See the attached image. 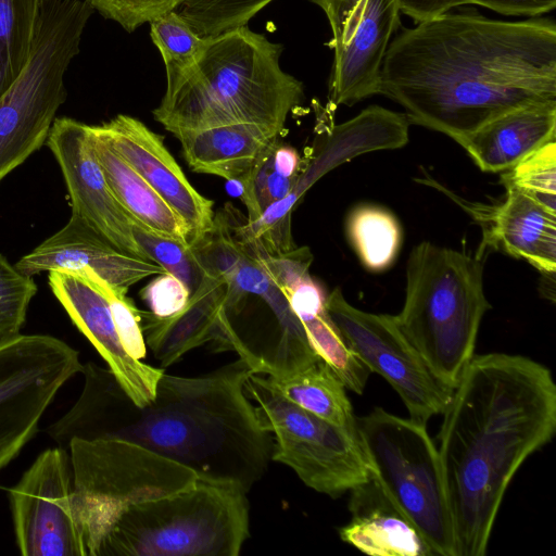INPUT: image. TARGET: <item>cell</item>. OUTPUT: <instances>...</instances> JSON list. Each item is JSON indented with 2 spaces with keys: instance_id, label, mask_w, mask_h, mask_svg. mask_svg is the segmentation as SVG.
<instances>
[{
  "instance_id": "cell-25",
  "label": "cell",
  "mask_w": 556,
  "mask_h": 556,
  "mask_svg": "<svg viewBox=\"0 0 556 556\" xmlns=\"http://www.w3.org/2000/svg\"><path fill=\"white\" fill-rule=\"evenodd\" d=\"M276 393L303 409L341 427L355 428V416L345 387L321 358L287 376H265Z\"/></svg>"
},
{
  "instance_id": "cell-35",
  "label": "cell",
  "mask_w": 556,
  "mask_h": 556,
  "mask_svg": "<svg viewBox=\"0 0 556 556\" xmlns=\"http://www.w3.org/2000/svg\"><path fill=\"white\" fill-rule=\"evenodd\" d=\"M103 17L116 22L128 33L173 11L180 0H88Z\"/></svg>"
},
{
  "instance_id": "cell-19",
  "label": "cell",
  "mask_w": 556,
  "mask_h": 556,
  "mask_svg": "<svg viewBox=\"0 0 556 556\" xmlns=\"http://www.w3.org/2000/svg\"><path fill=\"white\" fill-rule=\"evenodd\" d=\"M505 200L495 205L469 203L451 195L481 226V251L501 250L523 258L543 274L556 271V213L519 189L505 185Z\"/></svg>"
},
{
  "instance_id": "cell-24",
  "label": "cell",
  "mask_w": 556,
  "mask_h": 556,
  "mask_svg": "<svg viewBox=\"0 0 556 556\" xmlns=\"http://www.w3.org/2000/svg\"><path fill=\"white\" fill-rule=\"evenodd\" d=\"M88 126L93 152L130 220L190 244L191 233L184 219Z\"/></svg>"
},
{
  "instance_id": "cell-29",
  "label": "cell",
  "mask_w": 556,
  "mask_h": 556,
  "mask_svg": "<svg viewBox=\"0 0 556 556\" xmlns=\"http://www.w3.org/2000/svg\"><path fill=\"white\" fill-rule=\"evenodd\" d=\"M273 0H180L174 11L202 38L233 30Z\"/></svg>"
},
{
  "instance_id": "cell-27",
  "label": "cell",
  "mask_w": 556,
  "mask_h": 556,
  "mask_svg": "<svg viewBox=\"0 0 556 556\" xmlns=\"http://www.w3.org/2000/svg\"><path fill=\"white\" fill-rule=\"evenodd\" d=\"M346 230L367 269L381 271L393 263L401 245L402 231L392 213L374 205L358 206L349 215Z\"/></svg>"
},
{
  "instance_id": "cell-18",
  "label": "cell",
  "mask_w": 556,
  "mask_h": 556,
  "mask_svg": "<svg viewBox=\"0 0 556 556\" xmlns=\"http://www.w3.org/2000/svg\"><path fill=\"white\" fill-rule=\"evenodd\" d=\"M15 266L27 276L62 270L97 277L123 294L149 276L167 273L149 258L116 248L73 211L59 231L22 256Z\"/></svg>"
},
{
  "instance_id": "cell-31",
  "label": "cell",
  "mask_w": 556,
  "mask_h": 556,
  "mask_svg": "<svg viewBox=\"0 0 556 556\" xmlns=\"http://www.w3.org/2000/svg\"><path fill=\"white\" fill-rule=\"evenodd\" d=\"M150 36L159 49L166 78L181 74L198 58L204 38L200 37L174 10L149 22Z\"/></svg>"
},
{
  "instance_id": "cell-9",
  "label": "cell",
  "mask_w": 556,
  "mask_h": 556,
  "mask_svg": "<svg viewBox=\"0 0 556 556\" xmlns=\"http://www.w3.org/2000/svg\"><path fill=\"white\" fill-rule=\"evenodd\" d=\"M67 450L89 556H98L126 508L187 490L198 479L190 468L128 441L75 438Z\"/></svg>"
},
{
  "instance_id": "cell-37",
  "label": "cell",
  "mask_w": 556,
  "mask_h": 556,
  "mask_svg": "<svg viewBox=\"0 0 556 556\" xmlns=\"http://www.w3.org/2000/svg\"><path fill=\"white\" fill-rule=\"evenodd\" d=\"M140 296L153 316L168 318L187 305L191 294L182 281L164 273L142 288Z\"/></svg>"
},
{
  "instance_id": "cell-12",
  "label": "cell",
  "mask_w": 556,
  "mask_h": 556,
  "mask_svg": "<svg viewBox=\"0 0 556 556\" xmlns=\"http://www.w3.org/2000/svg\"><path fill=\"white\" fill-rule=\"evenodd\" d=\"M326 311L353 352L400 395L409 418L426 424L444 413L453 390L432 375L393 315L362 311L339 288L327 295Z\"/></svg>"
},
{
  "instance_id": "cell-23",
  "label": "cell",
  "mask_w": 556,
  "mask_h": 556,
  "mask_svg": "<svg viewBox=\"0 0 556 556\" xmlns=\"http://www.w3.org/2000/svg\"><path fill=\"white\" fill-rule=\"evenodd\" d=\"M351 492L352 520L340 529L344 542L368 555H431L418 532L397 513L372 476Z\"/></svg>"
},
{
  "instance_id": "cell-5",
  "label": "cell",
  "mask_w": 556,
  "mask_h": 556,
  "mask_svg": "<svg viewBox=\"0 0 556 556\" xmlns=\"http://www.w3.org/2000/svg\"><path fill=\"white\" fill-rule=\"evenodd\" d=\"M490 308L479 257L422 241L406 264L405 301L394 320L432 375L454 390L475 356Z\"/></svg>"
},
{
  "instance_id": "cell-6",
  "label": "cell",
  "mask_w": 556,
  "mask_h": 556,
  "mask_svg": "<svg viewBox=\"0 0 556 556\" xmlns=\"http://www.w3.org/2000/svg\"><path fill=\"white\" fill-rule=\"evenodd\" d=\"M247 494L197 479L187 490L131 505L98 556H238L250 535Z\"/></svg>"
},
{
  "instance_id": "cell-10",
  "label": "cell",
  "mask_w": 556,
  "mask_h": 556,
  "mask_svg": "<svg viewBox=\"0 0 556 556\" xmlns=\"http://www.w3.org/2000/svg\"><path fill=\"white\" fill-rule=\"evenodd\" d=\"M244 392L261 427L274 433L271 459L311 489L338 497L368 481L371 468L355 428L333 425L286 400L253 374Z\"/></svg>"
},
{
  "instance_id": "cell-34",
  "label": "cell",
  "mask_w": 556,
  "mask_h": 556,
  "mask_svg": "<svg viewBox=\"0 0 556 556\" xmlns=\"http://www.w3.org/2000/svg\"><path fill=\"white\" fill-rule=\"evenodd\" d=\"M400 10L415 23L440 16L464 4H478L503 15L540 16L556 8V0H397Z\"/></svg>"
},
{
  "instance_id": "cell-20",
  "label": "cell",
  "mask_w": 556,
  "mask_h": 556,
  "mask_svg": "<svg viewBox=\"0 0 556 556\" xmlns=\"http://www.w3.org/2000/svg\"><path fill=\"white\" fill-rule=\"evenodd\" d=\"M555 137L556 101L514 109L454 140L482 172L500 173Z\"/></svg>"
},
{
  "instance_id": "cell-7",
  "label": "cell",
  "mask_w": 556,
  "mask_h": 556,
  "mask_svg": "<svg viewBox=\"0 0 556 556\" xmlns=\"http://www.w3.org/2000/svg\"><path fill=\"white\" fill-rule=\"evenodd\" d=\"M93 11L87 0H43L26 65L0 97V181L46 143Z\"/></svg>"
},
{
  "instance_id": "cell-28",
  "label": "cell",
  "mask_w": 556,
  "mask_h": 556,
  "mask_svg": "<svg viewBox=\"0 0 556 556\" xmlns=\"http://www.w3.org/2000/svg\"><path fill=\"white\" fill-rule=\"evenodd\" d=\"M42 2L0 0V97L26 65Z\"/></svg>"
},
{
  "instance_id": "cell-30",
  "label": "cell",
  "mask_w": 556,
  "mask_h": 556,
  "mask_svg": "<svg viewBox=\"0 0 556 556\" xmlns=\"http://www.w3.org/2000/svg\"><path fill=\"white\" fill-rule=\"evenodd\" d=\"M131 231L147 258L182 281L190 294L197 290L205 274L189 243L155 232L132 220Z\"/></svg>"
},
{
  "instance_id": "cell-8",
  "label": "cell",
  "mask_w": 556,
  "mask_h": 556,
  "mask_svg": "<svg viewBox=\"0 0 556 556\" xmlns=\"http://www.w3.org/2000/svg\"><path fill=\"white\" fill-rule=\"evenodd\" d=\"M371 476L431 555L456 556L438 447L426 424L376 407L355 420Z\"/></svg>"
},
{
  "instance_id": "cell-2",
  "label": "cell",
  "mask_w": 556,
  "mask_h": 556,
  "mask_svg": "<svg viewBox=\"0 0 556 556\" xmlns=\"http://www.w3.org/2000/svg\"><path fill=\"white\" fill-rule=\"evenodd\" d=\"M84 388L72 408L47 428L67 448L72 439L123 440L179 463L198 479L247 493L271 458L244 384L254 370L238 358L206 375L161 376L152 401L137 405L109 368L84 364Z\"/></svg>"
},
{
  "instance_id": "cell-14",
  "label": "cell",
  "mask_w": 556,
  "mask_h": 556,
  "mask_svg": "<svg viewBox=\"0 0 556 556\" xmlns=\"http://www.w3.org/2000/svg\"><path fill=\"white\" fill-rule=\"evenodd\" d=\"M326 14L332 31L329 101L351 106L379 94L382 61L401 26L397 0H308Z\"/></svg>"
},
{
  "instance_id": "cell-16",
  "label": "cell",
  "mask_w": 556,
  "mask_h": 556,
  "mask_svg": "<svg viewBox=\"0 0 556 556\" xmlns=\"http://www.w3.org/2000/svg\"><path fill=\"white\" fill-rule=\"evenodd\" d=\"M48 273L52 293L105 361L123 390L139 406L152 401L164 369L132 358L124 349L108 298L109 285L87 275L62 270Z\"/></svg>"
},
{
  "instance_id": "cell-33",
  "label": "cell",
  "mask_w": 556,
  "mask_h": 556,
  "mask_svg": "<svg viewBox=\"0 0 556 556\" xmlns=\"http://www.w3.org/2000/svg\"><path fill=\"white\" fill-rule=\"evenodd\" d=\"M37 290L33 276L23 274L0 254V341L20 333Z\"/></svg>"
},
{
  "instance_id": "cell-17",
  "label": "cell",
  "mask_w": 556,
  "mask_h": 556,
  "mask_svg": "<svg viewBox=\"0 0 556 556\" xmlns=\"http://www.w3.org/2000/svg\"><path fill=\"white\" fill-rule=\"evenodd\" d=\"M90 128L184 219L191 242L213 226V201L195 190L163 139L142 122L118 114Z\"/></svg>"
},
{
  "instance_id": "cell-22",
  "label": "cell",
  "mask_w": 556,
  "mask_h": 556,
  "mask_svg": "<svg viewBox=\"0 0 556 556\" xmlns=\"http://www.w3.org/2000/svg\"><path fill=\"white\" fill-rule=\"evenodd\" d=\"M227 295V282L206 276L191 294L187 305L174 316L157 318L140 311L146 344L165 369L184 354L211 342Z\"/></svg>"
},
{
  "instance_id": "cell-36",
  "label": "cell",
  "mask_w": 556,
  "mask_h": 556,
  "mask_svg": "<svg viewBox=\"0 0 556 556\" xmlns=\"http://www.w3.org/2000/svg\"><path fill=\"white\" fill-rule=\"evenodd\" d=\"M108 298L113 313L119 340L132 358L141 361L147 354L141 328L140 311L126 294L108 287Z\"/></svg>"
},
{
  "instance_id": "cell-1",
  "label": "cell",
  "mask_w": 556,
  "mask_h": 556,
  "mask_svg": "<svg viewBox=\"0 0 556 556\" xmlns=\"http://www.w3.org/2000/svg\"><path fill=\"white\" fill-rule=\"evenodd\" d=\"M379 94L409 124L452 139L514 109L556 101V23L446 12L403 28L384 54Z\"/></svg>"
},
{
  "instance_id": "cell-13",
  "label": "cell",
  "mask_w": 556,
  "mask_h": 556,
  "mask_svg": "<svg viewBox=\"0 0 556 556\" xmlns=\"http://www.w3.org/2000/svg\"><path fill=\"white\" fill-rule=\"evenodd\" d=\"M14 534L24 556H89L70 452H42L10 490Z\"/></svg>"
},
{
  "instance_id": "cell-26",
  "label": "cell",
  "mask_w": 556,
  "mask_h": 556,
  "mask_svg": "<svg viewBox=\"0 0 556 556\" xmlns=\"http://www.w3.org/2000/svg\"><path fill=\"white\" fill-rule=\"evenodd\" d=\"M280 137V136H279ZM277 137L240 180L248 222H254L271 204L292 194L304 172L299 152Z\"/></svg>"
},
{
  "instance_id": "cell-15",
  "label": "cell",
  "mask_w": 556,
  "mask_h": 556,
  "mask_svg": "<svg viewBox=\"0 0 556 556\" xmlns=\"http://www.w3.org/2000/svg\"><path fill=\"white\" fill-rule=\"evenodd\" d=\"M46 144L63 174L72 211L116 248L147 258L134 238L131 220L115 199L93 152L89 126L71 117H55Z\"/></svg>"
},
{
  "instance_id": "cell-11",
  "label": "cell",
  "mask_w": 556,
  "mask_h": 556,
  "mask_svg": "<svg viewBox=\"0 0 556 556\" xmlns=\"http://www.w3.org/2000/svg\"><path fill=\"white\" fill-rule=\"evenodd\" d=\"M83 367L78 351L52 336L0 341V470L36 435L58 391Z\"/></svg>"
},
{
  "instance_id": "cell-32",
  "label": "cell",
  "mask_w": 556,
  "mask_h": 556,
  "mask_svg": "<svg viewBox=\"0 0 556 556\" xmlns=\"http://www.w3.org/2000/svg\"><path fill=\"white\" fill-rule=\"evenodd\" d=\"M503 181L556 213V140L540 147L504 172Z\"/></svg>"
},
{
  "instance_id": "cell-4",
  "label": "cell",
  "mask_w": 556,
  "mask_h": 556,
  "mask_svg": "<svg viewBox=\"0 0 556 556\" xmlns=\"http://www.w3.org/2000/svg\"><path fill=\"white\" fill-rule=\"evenodd\" d=\"M283 47L243 26L204 38L195 62L166 78L153 117L168 131L250 123L280 134L304 98L279 64Z\"/></svg>"
},
{
  "instance_id": "cell-3",
  "label": "cell",
  "mask_w": 556,
  "mask_h": 556,
  "mask_svg": "<svg viewBox=\"0 0 556 556\" xmlns=\"http://www.w3.org/2000/svg\"><path fill=\"white\" fill-rule=\"evenodd\" d=\"M438 453L456 556H483L508 484L556 431L551 370L521 355H475L445 408Z\"/></svg>"
},
{
  "instance_id": "cell-21",
  "label": "cell",
  "mask_w": 556,
  "mask_h": 556,
  "mask_svg": "<svg viewBox=\"0 0 556 556\" xmlns=\"http://www.w3.org/2000/svg\"><path fill=\"white\" fill-rule=\"evenodd\" d=\"M195 173L241 180L265 149L281 134L256 124L236 123L172 131Z\"/></svg>"
}]
</instances>
